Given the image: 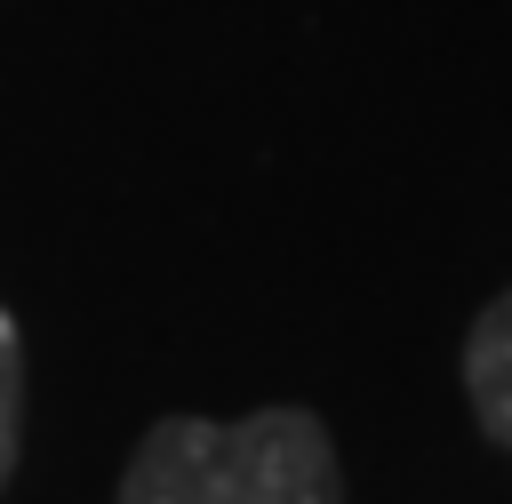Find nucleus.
<instances>
[{
	"label": "nucleus",
	"instance_id": "obj_1",
	"mask_svg": "<svg viewBox=\"0 0 512 504\" xmlns=\"http://www.w3.org/2000/svg\"><path fill=\"white\" fill-rule=\"evenodd\" d=\"M112 504H344V464L312 408L160 416L128 448Z\"/></svg>",
	"mask_w": 512,
	"mask_h": 504
},
{
	"label": "nucleus",
	"instance_id": "obj_2",
	"mask_svg": "<svg viewBox=\"0 0 512 504\" xmlns=\"http://www.w3.org/2000/svg\"><path fill=\"white\" fill-rule=\"evenodd\" d=\"M464 400H472L480 432L496 448H512V288L488 296L464 336Z\"/></svg>",
	"mask_w": 512,
	"mask_h": 504
},
{
	"label": "nucleus",
	"instance_id": "obj_3",
	"mask_svg": "<svg viewBox=\"0 0 512 504\" xmlns=\"http://www.w3.org/2000/svg\"><path fill=\"white\" fill-rule=\"evenodd\" d=\"M16 448H24V336L16 312L0 304V488L16 472Z\"/></svg>",
	"mask_w": 512,
	"mask_h": 504
}]
</instances>
